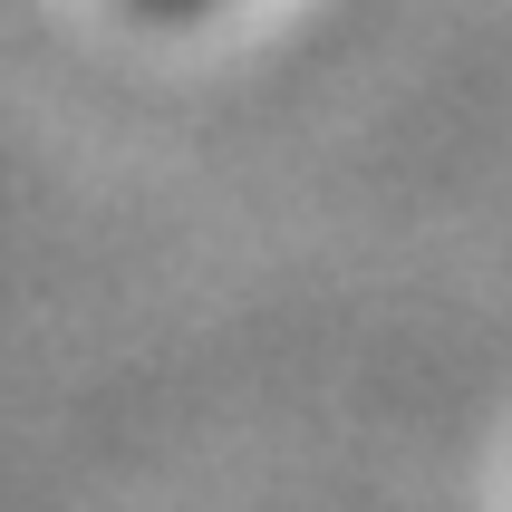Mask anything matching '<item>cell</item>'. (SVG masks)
I'll list each match as a JSON object with an SVG mask.
<instances>
[{
	"instance_id": "cell-1",
	"label": "cell",
	"mask_w": 512,
	"mask_h": 512,
	"mask_svg": "<svg viewBox=\"0 0 512 512\" xmlns=\"http://www.w3.org/2000/svg\"><path fill=\"white\" fill-rule=\"evenodd\" d=\"M145 10H194V0H145Z\"/></svg>"
}]
</instances>
